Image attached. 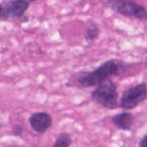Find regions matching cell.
Here are the masks:
<instances>
[{
	"mask_svg": "<svg viewBox=\"0 0 147 147\" xmlns=\"http://www.w3.org/2000/svg\"><path fill=\"white\" fill-rule=\"evenodd\" d=\"M145 63H146V64L147 65V55H146V58H145Z\"/></svg>",
	"mask_w": 147,
	"mask_h": 147,
	"instance_id": "obj_15",
	"label": "cell"
},
{
	"mask_svg": "<svg viewBox=\"0 0 147 147\" xmlns=\"http://www.w3.org/2000/svg\"><path fill=\"white\" fill-rule=\"evenodd\" d=\"M147 98V86L141 83L124 90L120 98V107L125 110H132Z\"/></svg>",
	"mask_w": 147,
	"mask_h": 147,
	"instance_id": "obj_4",
	"label": "cell"
},
{
	"mask_svg": "<svg viewBox=\"0 0 147 147\" xmlns=\"http://www.w3.org/2000/svg\"><path fill=\"white\" fill-rule=\"evenodd\" d=\"M139 147H147V134L145 135L141 141L139 142Z\"/></svg>",
	"mask_w": 147,
	"mask_h": 147,
	"instance_id": "obj_11",
	"label": "cell"
},
{
	"mask_svg": "<svg viewBox=\"0 0 147 147\" xmlns=\"http://www.w3.org/2000/svg\"><path fill=\"white\" fill-rule=\"evenodd\" d=\"M126 63L112 59L106 60L92 71L81 72L76 78V81L80 88H90L96 86L100 82L119 76L128 70Z\"/></svg>",
	"mask_w": 147,
	"mask_h": 147,
	"instance_id": "obj_1",
	"label": "cell"
},
{
	"mask_svg": "<svg viewBox=\"0 0 147 147\" xmlns=\"http://www.w3.org/2000/svg\"><path fill=\"white\" fill-rule=\"evenodd\" d=\"M38 1V0H29L30 2H33V1Z\"/></svg>",
	"mask_w": 147,
	"mask_h": 147,
	"instance_id": "obj_14",
	"label": "cell"
},
{
	"mask_svg": "<svg viewBox=\"0 0 147 147\" xmlns=\"http://www.w3.org/2000/svg\"><path fill=\"white\" fill-rule=\"evenodd\" d=\"M100 33V28L98 25L95 24H91L88 26L85 32L84 39L86 42L88 44L94 42L98 37Z\"/></svg>",
	"mask_w": 147,
	"mask_h": 147,
	"instance_id": "obj_8",
	"label": "cell"
},
{
	"mask_svg": "<svg viewBox=\"0 0 147 147\" xmlns=\"http://www.w3.org/2000/svg\"><path fill=\"white\" fill-rule=\"evenodd\" d=\"M134 117L127 112L117 113L111 117V123L117 129L122 131H130L133 126Z\"/></svg>",
	"mask_w": 147,
	"mask_h": 147,
	"instance_id": "obj_7",
	"label": "cell"
},
{
	"mask_svg": "<svg viewBox=\"0 0 147 147\" xmlns=\"http://www.w3.org/2000/svg\"><path fill=\"white\" fill-rule=\"evenodd\" d=\"M72 139L67 133H61L58 135L53 147H68L71 145Z\"/></svg>",
	"mask_w": 147,
	"mask_h": 147,
	"instance_id": "obj_9",
	"label": "cell"
},
{
	"mask_svg": "<svg viewBox=\"0 0 147 147\" xmlns=\"http://www.w3.org/2000/svg\"><path fill=\"white\" fill-rule=\"evenodd\" d=\"M29 0H9L4 3L1 17L4 20L20 18L30 7Z\"/></svg>",
	"mask_w": 147,
	"mask_h": 147,
	"instance_id": "obj_5",
	"label": "cell"
},
{
	"mask_svg": "<svg viewBox=\"0 0 147 147\" xmlns=\"http://www.w3.org/2000/svg\"><path fill=\"white\" fill-rule=\"evenodd\" d=\"M93 102L109 110L115 109L118 106L119 93L116 84L111 78L100 82L91 93Z\"/></svg>",
	"mask_w": 147,
	"mask_h": 147,
	"instance_id": "obj_2",
	"label": "cell"
},
{
	"mask_svg": "<svg viewBox=\"0 0 147 147\" xmlns=\"http://www.w3.org/2000/svg\"><path fill=\"white\" fill-rule=\"evenodd\" d=\"M105 4L118 14L147 21V10L144 7L131 0H103Z\"/></svg>",
	"mask_w": 147,
	"mask_h": 147,
	"instance_id": "obj_3",
	"label": "cell"
},
{
	"mask_svg": "<svg viewBox=\"0 0 147 147\" xmlns=\"http://www.w3.org/2000/svg\"><path fill=\"white\" fill-rule=\"evenodd\" d=\"M20 21H21V22L22 23H25V22H27L29 21V17L27 15H23L22 17H20Z\"/></svg>",
	"mask_w": 147,
	"mask_h": 147,
	"instance_id": "obj_12",
	"label": "cell"
},
{
	"mask_svg": "<svg viewBox=\"0 0 147 147\" xmlns=\"http://www.w3.org/2000/svg\"><path fill=\"white\" fill-rule=\"evenodd\" d=\"M23 132V129L20 125H15L12 128L11 130V134L14 136H20Z\"/></svg>",
	"mask_w": 147,
	"mask_h": 147,
	"instance_id": "obj_10",
	"label": "cell"
},
{
	"mask_svg": "<svg viewBox=\"0 0 147 147\" xmlns=\"http://www.w3.org/2000/svg\"><path fill=\"white\" fill-rule=\"evenodd\" d=\"M1 12H2V7L1 5H0V17H1Z\"/></svg>",
	"mask_w": 147,
	"mask_h": 147,
	"instance_id": "obj_13",
	"label": "cell"
},
{
	"mask_svg": "<svg viewBox=\"0 0 147 147\" xmlns=\"http://www.w3.org/2000/svg\"><path fill=\"white\" fill-rule=\"evenodd\" d=\"M29 123L34 131L39 134H44L52 126L53 119L47 112H36L30 116Z\"/></svg>",
	"mask_w": 147,
	"mask_h": 147,
	"instance_id": "obj_6",
	"label": "cell"
},
{
	"mask_svg": "<svg viewBox=\"0 0 147 147\" xmlns=\"http://www.w3.org/2000/svg\"><path fill=\"white\" fill-rule=\"evenodd\" d=\"M1 127V123H0V128Z\"/></svg>",
	"mask_w": 147,
	"mask_h": 147,
	"instance_id": "obj_16",
	"label": "cell"
}]
</instances>
